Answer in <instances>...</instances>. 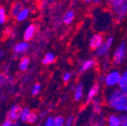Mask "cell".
<instances>
[{
  "label": "cell",
  "instance_id": "cell-18",
  "mask_svg": "<svg viewBox=\"0 0 127 126\" xmlns=\"http://www.w3.org/2000/svg\"><path fill=\"white\" fill-rule=\"evenodd\" d=\"M34 33H35V26L34 25H29V26L27 28V29L25 30V33H24V41H30L32 38L34 37Z\"/></svg>",
  "mask_w": 127,
  "mask_h": 126
},
{
  "label": "cell",
  "instance_id": "cell-17",
  "mask_svg": "<svg viewBox=\"0 0 127 126\" xmlns=\"http://www.w3.org/2000/svg\"><path fill=\"white\" fill-rule=\"evenodd\" d=\"M29 48V43L28 41H21V42H19V43L15 44L13 47V52L17 55L19 54H21L23 52H25L27 49Z\"/></svg>",
  "mask_w": 127,
  "mask_h": 126
},
{
  "label": "cell",
  "instance_id": "cell-37",
  "mask_svg": "<svg viewBox=\"0 0 127 126\" xmlns=\"http://www.w3.org/2000/svg\"><path fill=\"white\" fill-rule=\"evenodd\" d=\"M0 34H1V29H0Z\"/></svg>",
  "mask_w": 127,
  "mask_h": 126
},
{
  "label": "cell",
  "instance_id": "cell-36",
  "mask_svg": "<svg viewBox=\"0 0 127 126\" xmlns=\"http://www.w3.org/2000/svg\"><path fill=\"white\" fill-rule=\"evenodd\" d=\"M83 2H85L86 4H91V3L94 2V0H82Z\"/></svg>",
  "mask_w": 127,
  "mask_h": 126
},
{
  "label": "cell",
  "instance_id": "cell-29",
  "mask_svg": "<svg viewBox=\"0 0 127 126\" xmlns=\"http://www.w3.org/2000/svg\"><path fill=\"white\" fill-rule=\"evenodd\" d=\"M72 79V72L71 71H66L63 74V81L64 83H68Z\"/></svg>",
  "mask_w": 127,
  "mask_h": 126
},
{
  "label": "cell",
  "instance_id": "cell-15",
  "mask_svg": "<svg viewBox=\"0 0 127 126\" xmlns=\"http://www.w3.org/2000/svg\"><path fill=\"white\" fill-rule=\"evenodd\" d=\"M75 20V12L73 10H69L63 15L62 18V22L64 25H71Z\"/></svg>",
  "mask_w": 127,
  "mask_h": 126
},
{
  "label": "cell",
  "instance_id": "cell-30",
  "mask_svg": "<svg viewBox=\"0 0 127 126\" xmlns=\"http://www.w3.org/2000/svg\"><path fill=\"white\" fill-rule=\"evenodd\" d=\"M45 126H55V117L54 116H48L44 123Z\"/></svg>",
  "mask_w": 127,
  "mask_h": 126
},
{
  "label": "cell",
  "instance_id": "cell-8",
  "mask_svg": "<svg viewBox=\"0 0 127 126\" xmlns=\"http://www.w3.org/2000/svg\"><path fill=\"white\" fill-rule=\"evenodd\" d=\"M104 40H105L104 35L101 33L97 32V33H94L91 35V37L89 39V42H88V46H89V48L92 50H95L99 46L101 45V43L104 41Z\"/></svg>",
  "mask_w": 127,
  "mask_h": 126
},
{
  "label": "cell",
  "instance_id": "cell-10",
  "mask_svg": "<svg viewBox=\"0 0 127 126\" xmlns=\"http://www.w3.org/2000/svg\"><path fill=\"white\" fill-rule=\"evenodd\" d=\"M119 113H109L106 116V124L109 126H122L121 125V115Z\"/></svg>",
  "mask_w": 127,
  "mask_h": 126
},
{
  "label": "cell",
  "instance_id": "cell-21",
  "mask_svg": "<svg viewBox=\"0 0 127 126\" xmlns=\"http://www.w3.org/2000/svg\"><path fill=\"white\" fill-rule=\"evenodd\" d=\"M29 65H30V58L28 57H25L20 60V63H19V69L21 71H25L28 70Z\"/></svg>",
  "mask_w": 127,
  "mask_h": 126
},
{
  "label": "cell",
  "instance_id": "cell-28",
  "mask_svg": "<svg viewBox=\"0 0 127 126\" xmlns=\"http://www.w3.org/2000/svg\"><path fill=\"white\" fill-rule=\"evenodd\" d=\"M41 90H42V86L40 85V84H35V85L33 87V88H32L31 90V94L32 95H37L40 94V92H41Z\"/></svg>",
  "mask_w": 127,
  "mask_h": 126
},
{
  "label": "cell",
  "instance_id": "cell-31",
  "mask_svg": "<svg viewBox=\"0 0 127 126\" xmlns=\"http://www.w3.org/2000/svg\"><path fill=\"white\" fill-rule=\"evenodd\" d=\"M121 115V125L127 126V113H122Z\"/></svg>",
  "mask_w": 127,
  "mask_h": 126
},
{
  "label": "cell",
  "instance_id": "cell-9",
  "mask_svg": "<svg viewBox=\"0 0 127 126\" xmlns=\"http://www.w3.org/2000/svg\"><path fill=\"white\" fill-rule=\"evenodd\" d=\"M73 100L76 102H80L85 97V87L82 82L77 83L73 87Z\"/></svg>",
  "mask_w": 127,
  "mask_h": 126
},
{
  "label": "cell",
  "instance_id": "cell-24",
  "mask_svg": "<svg viewBox=\"0 0 127 126\" xmlns=\"http://www.w3.org/2000/svg\"><path fill=\"white\" fill-rule=\"evenodd\" d=\"M65 125V118L62 116H55V126Z\"/></svg>",
  "mask_w": 127,
  "mask_h": 126
},
{
  "label": "cell",
  "instance_id": "cell-32",
  "mask_svg": "<svg viewBox=\"0 0 127 126\" xmlns=\"http://www.w3.org/2000/svg\"><path fill=\"white\" fill-rule=\"evenodd\" d=\"M2 125L3 126H12V125H14V122L12 120H11V119L7 118L4 123H3Z\"/></svg>",
  "mask_w": 127,
  "mask_h": 126
},
{
  "label": "cell",
  "instance_id": "cell-12",
  "mask_svg": "<svg viewBox=\"0 0 127 126\" xmlns=\"http://www.w3.org/2000/svg\"><path fill=\"white\" fill-rule=\"evenodd\" d=\"M91 124L98 126H103L106 124V116L103 115V113L101 114H94L91 116Z\"/></svg>",
  "mask_w": 127,
  "mask_h": 126
},
{
  "label": "cell",
  "instance_id": "cell-11",
  "mask_svg": "<svg viewBox=\"0 0 127 126\" xmlns=\"http://www.w3.org/2000/svg\"><path fill=\"white\" fill-rule=\"evenodd\" d=\"M22 108L20 105H13V106L11 108L10 111L8 112L7 114V118L11 119L13 122L18 121L20 118V114H21Z\"/></svg>",
  "mask_w": 127,
  "mask_h": 126
},
{
  "label": "cell",
  "instance_id": "cell-34",
  "mask_svg": "<svg viewBox=\"0 0 127 126\" xmlns=\"http://www.w3.org/2000/svg\"><path fill=\"white\" fill-rule=\"evenodd\" d=\"M4 56H5V53H4V51L3 50V49H0V60L3 59L4 57Z\"/></svg>",
  "mask_w": 127,
  "mask_h": 126
},
{
  "label": "cell",
  "instance_id": "cell-4",
  "mask_svg": "<svg viewBox=\"0 0 127 126\" xmlns=\"http://www.w3.org/2000/svg\"><path fill=\"white\" fill-rule=\"evenodd\" d=\"M115 36L114 35H108L105 37V40L101 43V46L94 50V56L98 59H102L104 57H109L110 54L111 49L113 48L115 44Z\"/></svg>",
  "mask_w": 127,
  "mask_h": 126
},
{
  "label": "cell",
  "instance_id": "cell-5",
  "mask_svg": "<svg viewBox=\"0 0 127 126\" xmlns=\"http://www.w3.org/2000/svg\"><path fill=\"white\" fill-rule=\"evenodd\" d=\"M122 71L117 67L111 68L109 71L104 73V81L103 86H105L106 88H112V87H118L119 81L121 79Z\"/></svg>",
  "mask_w": 127,
  "mask_h": 126
},
{
  "label": "cell",
  "instance_id": "cell-16",
  "mask_svg": "<svg viewBox=\"0 0 127 126\" xmlns=\"http://www.w3.org/2000/svg\"><path fill=\"white\" fill-rule=\"evenodd\" d=\"M117 87L119 89H121L124 93H125L127 94V67L122 71L121 79L119 81L118 87Z\"/></svg>",
  "mask_w": 127,
  "mask_h": 126
},
{
  "label": "cell",
  "instance_id": "cell-19",
  "mask_svg": "<svg viewBox=\"0 0 127 126\" xmlns=\"http://www.w3.org/2000/svg\"><path fill=\"white\" fill-rule=\"evenodd\" d=\"M55 61H56V56L52 52H49V53H47L43 57L42 62L44 65H49L53 63Z\"/></svg>",
  "mask_w": 127,
  "mask_h": 126
},
{
  "label": "cell",
  "instance_id": "cell-27",
  "mask_svg": "<svg viewBox=\"0 0 127 126\" xmlns=\"http://www.w3.org/2000/svg\"><path fill=\"white\" fill-rule=\"evenodd\" d=\"M37 119H38V116L36 113L30 112L29 116H28V123H29V124H34V123H36Z\"/></svg>",
  "mask_w": 127,
  "mask_h": 126
},
{
  "label": "cell",
  "instance_id": "cell-6",
  "mask_svg": "<svg viewBox=\"0 0 127 126\" xmlns=\"http://www.w3.org/2000/svg\"><path fill=\"white\" fill-rule=\"evenodd\" d=\"M98 65V60L96 57H91V58H87V59L82 60L79 64V69L78 71L80 74H83L87 71H92Z\"/></svg>",
  "mask_w": 127,
  "mask_h": 126
},
{
  "label": "cell",
  "instance_id": "cell-22",
  "mask_svg": "<svg viewBox=\"0 0 127 126\" xmlns=\"http://www.w3.org/2000/svg\"><path fill=\"white\" fill-rule=\"evenodd\" d=\"M23 9V4H21V3H15V4L12 5V10H11V13H12V16H13V17H17L18 16V14L20 12V11Z\"/></svg>",
  "mask_w": 127,
  "mask_h": 126
},
{
  "label": "cell",
  "instance_id": "cell-14",
  "mask_svg": "<svg viewBox=\"0 0 127 126\" xmlns=\"http://www.w3.org/2000/svg\"><path fill=\"white\" fill-rule=\"evenodd\" d=\"M111 65H112V62H111L110 57H106L101 59V62L100 63V71L102 73H106L111 69Z\"/></svg>",
  "mask_w": 127,
  "mask_h": 126
},
{
  "label": "cell",
  "instance_id": "cell-20",
  "mask_svg": "<svg viewBox=\"0 0 127 126\" xmlns=\"http://www.w3.org/2000/svg\"><path fill=\"white\" fill-rule=\"evenodd\" d=\"M29 8H23L20 12L18 14V16L16 17V20L18 22H21V21H24L25 20H27L29 15Z\"/></svg>",
  "mask_w": 127,
  "mask_h": 126
},
{
  "label": "cell",
  "instance_id": "cell-3",
  "mask_svg": "<svg viewBox=\"0 0 127 126\" xmlns=\"http://www.w3.org/2000/svg\"><path fill=\"white\" fill-rule=\"evenodd\" d=\"M110 59L114 67H121L127 61V41H121L110 54Z\"/></svg>",
  "mask_w": 127,
  "mask_h": 126
},
{
  "label": "cell",
  "instance_id": "cell-23",
  "mask_svg": "<svg viewBox=\"0 0 127 126\" xmlns=\"http://www.w3.org/2000/svg\"><path fill=\"white\" fill-rule=\"evenodd\" d=\"M30 109L28 108H22L21 110V114H20V120H21L22 123H28V116L30 114Z\"/></svg>",
  "mask_w": 127,
  "mask_h": 126
},
{
  "label": "cell",
  "instance_id": "cell-33",
  "mask_svg": "<svg viewBox=\"0 0 127 126\" xmlns=\"http://www.w3.org/2000/svg\"><path fill=\"white\" fill-rule=\"evenodd\" d=\"M103 81H104V73L101 72L97 78V82L101 83V85H103Z\"/></svg>",
  "mask_w": 127,
  "mask_h": 126
},
{
  "label": "cell",
  "instance_id": "cell-7",
  "mask_svg": "<svg viewBox=\"0 0 127 126\" xmlns=\"http://www.w3.org/2000/svg\"><path fill=\"white\" fill-rule=\"evenodd\" d=\"M101 91V84L99 82H96L91 86L88 91H87V94H86V103H91L93 100L95 98L99 97Z\"/></svg>",
  "mask_w": 127,
  "mask_h": 126
},
{
  "label": "cell",
  "instance_id": "cell-13",
  "mask_svg": "<svg viewBox=\"0 0 127 126\" xmlns=\"http://www.w3.org/2000/svg\"><path fill=\"white\" fill-rule=\"evenodd\" d=\"M90 104H91L92 113H94V114H101V113H103L102 101H101V100L99 97H97V98H95V100H92Z\"/></svg>",
  "mask_w": 127,
  "mask_h": 126
},
{
  "label": "cell",
  "instance_id": "cell-35",
  "mask_svg": "<svg viewBox=\"0 0 127 126\" xmlns=\"http://www.w3.org/2000/svg\"><path fill=\"white\" fill-rule=\"evenodd\" d=\"M101 2H102V0H94L93 4H101Z\"/></svg>",
  "mask_w": 127,
  "mask_h": 126
},
{
  "label": "cell",
  "instance_id": "cell-26",
  "mask_svg": "<svg viewBox=\"0 0 127 126\" xmlns=\"http://www.w3.org/2000/svg\"><path fill=\"white\" fill-rule=\"evenodd\" d=\"M76 124V117L73 115H70L67 118H65V125L66 126H71Z\"/></svg>",
  "mask_w": 127,
  "mask_h": 126
},
{
  "label": "cell",
  "instance_id": "cell-25",
  "mask_svg": "<svg viewBox=\"0 0 127 126\" xmlns=\"http://www.w3.org/2000/svg\"><path fill=\"white\" fill-rule=\"evenodd\" d=\"M6 12L4 7H0V25H4L6 22Z\"/></svg>",
  "mask_w": 127,
  "mask_h": 126
},
{
  "label": "cell",
  "instance_id": "cell-1",
  "mask_svg": "<svg viewBox=\"0 0 127 126\" xmlns=\"http://www.w3.org/2000/svg\"><path fill=\"white\" fill-rule=\"evenodd\" d=\"M104 103L109 109L119 114L127 113V94L117 87L106 89Z\"/></svg>",
  "mask_w": 127,
  "mask_h": 126
},
{
  "label": "cell",
  "instance_id": "cell-2",
  "mask_svg": "<svg viewBox=\"0 0 127 126\" xmlns=\"http://www.w3.org/2000/svg\"><path fill=\"white\" fill-rule=\"evenodd\" d=\"M107 4L117 23L127 18V0H107Z\"/></svg>",
  "mask_w": 127,
  "mask_h": 126
}]
</instances>
